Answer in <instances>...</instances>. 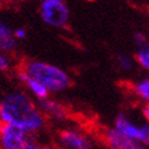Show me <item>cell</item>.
Instances as JSON below:
<instances>
[{
	"label": "cell",
	"instance_id": "cell-1",
	"mask_svg": "<svg viewBox=\"0 0 149 149\" xmlns=\"http://www.w3.org/2000/svg\"><path fill=\"white\" fill-rule=\"evenodd\" d=\"M46 121L38 103L28 92L12 90L0 97V123L15 125L34 136L45 129Z\"/></svg>",
	"mask_w": 149,
	"mask_h": 149
},
{
	"label": "cell",
	"instance_id": "cell-2",
	"mask_svg": "<svg viewBox=\"0 0 149 149\" xmlns=\"http://www.w3.org/2000/svg\"><path fill=\"white\" fill-rule=\"evenodd\" d=\"M31 78L39 81L51 93H61L72 85V78L63 68L40 59H29L21 67Z\"/></svg>",
	"mask_w": 149,
	"mask_h": 149
},
{
	"label": "cell",
	"instance_id": "cell-3",
	"mask_svg": "<svg viewBox=\"0 0 149 149\" xmlns=\"http://www.w3.org/2000/svg\"><path fill=\"white\" fill-rule=\"evenodd\" d=\"M39 15L46 26L56 29H63L69 24L70 10L65 0H41Z\"/></svg>",
	"mask_w": 149,
	"mask_h": 149
},
{
	"label": "cell",
	"instance_id": "cell-4",
	"mask_svg": "<svg viewBox=\"0 0 149 149\" xmlns=\"http://www.w3.org/2000/svg\"><path fill=\"white\" fill-rule=\"evenodd\" d=\"M113 127L135 142L149 148V124H137L126 114H119L113 124Z\"/></svg>",
	"mask_w": 149,
	"mask_h": 149
},
{
	"label": "cell",
	"instance_id": "cell-5",
	"mask_svg": "<svg viewBox=\"0 0 149 149\" xmlns=\"http://www.w3.org/2000/svg\"><path fill=\"white\" fill-rule=\"evenodd\" d=\"M58 144L61 149H93L92 138L77 127H65L59 131Z\"/></svg>",
	"mask_w": 149,
	"mask_h": 149
},
{
	"label": "cell",
	"instance_id": "cell-6",
	"mask_svg": "<svg viewBox=\"0 0 149 149\" xmlns=\"http://www.w3.org/2000/svg\"><path fill=\"white\" fill-rule=\"evenodd\" d=\"M31 137L23 129L0 123V149H22Z\"/></svg>",
	"mask_w": 149,
	"mask_h": 149
},
{
	"label": "cell",
	"instance_id": "cell-7",
	"mask_svg": "<svg viewBox=\"0 0 149 149\" xmlns=\"http://www.w3.org/2000/svg\"><path fill=\"white\" fill-rule=\"evenodd\" d=\"M38 103V107L41 110V113L45 115L46 119H51L55 123H65L69 119V110L64 104L50 97L41 100Z\"/></svg>",
	"mask_w": 149,
	"mask_h": 149
},
{
	"label": "cell",
	"instance_id": "cell-8",
	"mask_svg": "<svg viewBox=\"0 0 149 149\" xmlns=\"http://www.w3.org/2000/svg\"><path fill=\"white\" fill-rule=\"evenodd\" d=\"M102 139L110 149H135L139 143L121 135L114 127H108L102 132Z\"/></svg>",
	"mask_w": 149,
	"mask_h": 149
},
{
	"label": "cell",
	"instance_id": "cell-9",
	"mask_svg": "<svg viewBox=\"0 0 149 149\" xmlns=\"http://www.w3.org/2000/svg\"><path fill=\"white\" fill-rule=\"evenodd\" d=\"M17 79H18L19 83L26 87L27 92L31 95L33 98L36 100V102L50 97V92L46 90V87L44 85H41L39 81H36L33 78H31L24 70H22L21 68L17 72Z\"/></svg>",
	"mask_w": 149,
	"mask_h": 149
},
{
	"label": "cell",
	"instance_id": "cell-10",
	"mask_svg": "<svg viewBox=\"0 0 149 149\" xmlns=\"http://www.w3.org/2000/svg\"><path fill=\"white\" fill-rule=\"evenodd\" d=\"M17 47V40L13 35V29L0 19V51L10 55L16 50Z\"/></svg>",
	"mask_w": 149,
	"mask_h": 149
},
{
	"label": "cell",
	"instance_id": "cell-11",
	"mask_svg": "<svg viewBox=\"0 0 149 149\" xmlns=\"http://www.w3.org/2000/svg\"><path fill=\"white\" fill-rule=\"evenodd\" d=\"M131 91L144 106H149V75L137 79L131 85Z\"/></svg>",
	"mask_w": 149,
	"mask_h": 149
},
{
	"label": "cell",
	"instance_id": "cell-12",
	"mask_svg": "<svg viewBox=\"0 0 149 149\" xmlns=\"http://www.w3.org/2000/svg\"><path fill=\"white\" fill-rule=\"evenodd\" d=\"M136 63L149 75V42L144 47H141L135 54Z\"/></svg>",
	"mask_w": 149,
	"mask_h": 149
},
{
	"label": "cell",
	"instance_id": "cell-13",
	"mask_svg": "<svg viewBox=\"0 0 149 149\" xmlns=\"http://www.w3.org/2000/svg\"><path fill=\"white\" fill-rule=\"evenodd\" d=\"M116 64L123 72H131L137 63L135 56H131L127 54H119L116 56Z\"/></svg>",
	"mask_w": 149,
	"mask_h": 149
},
{
	"label": "cell",
	"instance_id": "cell-14",
	"mask_svg": "<svg viewBox=\"0 0 149 149\" xmlns=\"http://www.w3.org/2000/svg\"><path fill=\"white\" fill-rule=\"evenodd\" d=\"M12 68V59L10 55L0 51V73H6Z\"/></svg>",
	"mask_w": 149,
	"mask_h": 149
},
{
	"label": "cell",
	"instance_id": "cell-15",
	"mask_svg": "<svg viewBox=\"0 0 149 149\" xmlns=\"http://www.w3.org/2000/svg\"><path fill=\"white\" fill-rule=\"evenodd\" d=\"M133 42L136 44V46L138 49H141V47H144L149 42V38H148V35L144 32L137 31V32L133 33Z\"/></svg>",
	"mask_w": 149,
	"mask_h": 149
},
{
	"label": "cell",
	"instance_id": "cell-16",
	"mask_svg": "<svg viewBox=\"0 0 149 149\" xmlns=\"http://www.w3.org/2000/svg\"><path fill=\"white\" fill-rule=\"evenodd\" d=\"M22 149H42V144H40L35 138L31 137L28 139V142L22 147Z\"/></svg>",
	"mask_w": 149,
	"mask_h": 149
},
{
	"label": "cell",
	"instance_id": "cell-17",
	"mask_svg": "<svg viewBox=\"0 0 149 149\" xmlns=\"http://www.w3.org/2000/svg\"><path fill=\"white\" fill-rule=\"evenodd\" d=\"M13 35H15V38H16V40H24L27 38V31L24 28H22V27H18L16 29H13Z\"/></svg>",
	"mask_w": 149,
	"mask_h": 149
},
{
	"label": "cell",
	"instance_id": "cell-18",
	"mask_svg": "<svg viewBox=\"0 0 149 149\" xmlns=\"http://www.w3.org/2000/svg\"><path fill=\"white\" fill-rule=\"evenodd\" d=\"M142 114L147 124H149V106H144L142 109Z\"/></svg>",
	"mask_w": 149,
	"mask_h": 149
},
{
	"label": "cell",
	"instance_id": "cell-19",
	"mask_svg": "<svg viewBox=\"0 0 149 149\" xmlns=\"http://www.w3.org/2000/svg\"><path fill=\"white\" fill-rule=\"evenodd\" d=\"M42 149H61L57 146H42Z\"/></svg>",
	"mask_w": 149,
	"mask_h": 149
},
{
	"label": "cell",
	"instance_id": "cell-20",
	"mask_svg": "<svg viewBox=\"0 0 149 149\" xmlns=\"http://www.w3.org/2000/svg\"><path fill=\"white\" fill-rule=\"evenodd\" d=\"M9 1H11V0H0V5H5V4H7Z\"/></svg>",
	"mask_w": 149,
	"mask_h": 149
},
{
	"label": "cell",
	"instance_id": "cell-21",
	"mask_svg": "<svg viewBox=\"0 0 149 149\" xmlns=\"http://www.w3.org/2000/svg\"><path fill=\"white\" fill-rule=\"evenodd\" d=\"M12 1H17V3H24V1H29V0H12Z\"/></svg>",
	"mask_w": 149,
	"mask_h": 149
}]
</instances>
